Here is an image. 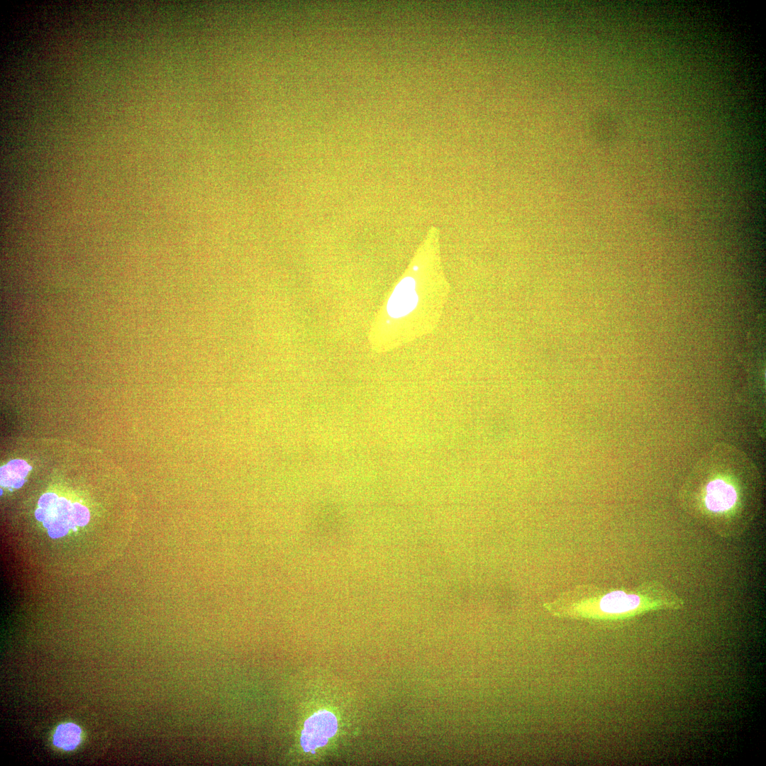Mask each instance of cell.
<instances>
[{"label":"cell","instance_id":"6da1fadb","mask_svg":"<svg viewBox=\"0 0 766 766\" xmlns=\"http://www.w3.org/2000/svg\"><path fill=\"white\" fill-rule=\"evenodd\" d=\"M413 274H408L402 278L394 289L387 304V311L394 318H403L416 313L421 301L420 284L415 276V265L412 269Z\"/></svg>","mask_w":766,"mask_h":766},{"label":"cell","instance_id":"7a4b0ae2","mask_svg":"<svg viewBox=\"0 0 766 766\" xmlns=\"http://www.w3.org/2000/svg\"><path fill=\"white\" fill-rule=\"evenodd\" d=\"M338 728L335 716L330 711L321 710L309 717L304 723L301 736V745L305 752H313L325 745L333 737Z\"/></svg>","mask_w":766,"mask_h":766},{"label":"cell","instance_id":"3957f363","mask_svg":"<svg viewBox=\"0 0 766 766\" xmlns=\"http://www.w3.org/2000/svg\"><path fill=\"white\" fill-rule=\"evenodd\" d=\"M640 596L623 591H613L603 596L597 605V616L601 617L627 616L643 610Z\"/></svg>","mask_w":766,"mask_h":766},{"label":"cell","instance_id":"277c9868","mask_svg":"<svg viewBox=\"0 0 766 766\" xmlns=\"http://www.w3.org/2000/svg\"><path fill=\"white\" fill-rule=\"evenodd\" d=\"M736 499L734 487L722 479H714L706 486L705 503L711 511H726L733 506Z\"/></svg>","mask_w":766,"mask_h":766},{"label":"cell","instance_id":"5b68a950","mask_svg":"<svg viewBox=\"0 0 766 766\" xmlns=\"http://www.w3.org/2000/svg\"><path fill=\"white\" fill-rule=\"evenodd\" d=\"M81 729L72 723L59 725L53 735V743L65 750H74L81 740Z\"/></svg>","mask_w":766,"mask_h":766}]
</instances>
